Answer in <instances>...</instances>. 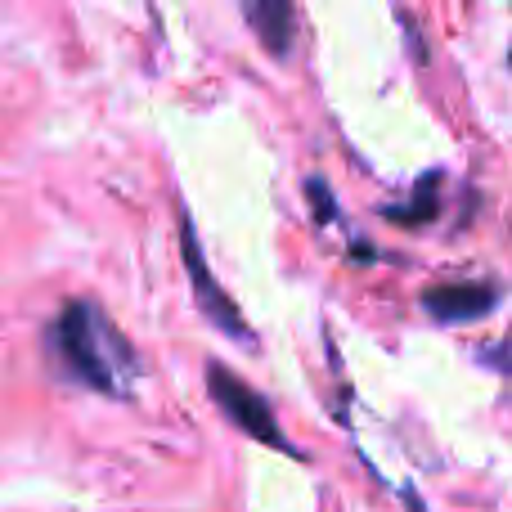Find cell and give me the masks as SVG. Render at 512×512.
Instances as JSON below:
<instances>
[{"mask_svg":"<svg viewBox=\"0 0 512 512\" xmlns=\"http://www.w3.org/2000/svg\"><path fill=\"white\" fill-rule=\"evenodd\" d=\"M180 261H185V274H189V283H194L198 310H203V315L212 319V324L221 328L225 337H234V342H252V328H248V319H243V310L234 306L230 292L221 288V279H216L212 265H207L189 207H180Z\"/></svg>","mask_w":512,"mask_h":512,"instance_id":"cell-3","label":"cell"},{"mask_svg":"<svg viewBox=\"0 0 512 512\" xmlns=\"http://www.w3.org/2000/svg\"><path fill=\"white\" fill-rule=\"evenodd\" d=\"M306 198H310V207H315V221L319 225H333L337 221V203H333V189H328V180L310 176L306 180Z\"/></svg>","mask_w":512,"mask_h":512,"instance_id":"cell-7","label":"cell"},{"mask_svg":"<svg viewBox=\"0 0 512 512\" xmlns=\"http://www.w3.org/2000/svg\"><path fill=\"white\" fill-rule=\"evenodd\" d=\"M499 297H504L499 283H436L423 292V310L441 324H472V319H486Z\"/></svg>","mask_w":512,"mask_h":512,"instance_id":"cell-4","label":"cell"},{"mask_svg":"<svg viewBox=\"0 0 512 512\" xmlns=\"http://www.w3.org/2000/svg\"><path fill=\"white\" fill-rule=\"evenodd\" d=\"M243 18H248L252 32L261 36L270 59H288L292 41H297V9H292L288 0H248Z\"/></svg>","mask_w":512,"mask_h":512,"instance_id":"cell-5","label":"cell"},{"mask_svg":"<svg viewBox=\"0 0 512 512\" xmlns=\"http://www.w3.org/2000/svg\"><path fill=\"white\" fill-rule=\"evenodd\" d=\"M508 63H512V50H508Z\"/></svg>","mask_w":512,"mask_h":512,"instance_id":"cell-9","label":"cell"},{"mask_svg":"<svg viewBox=\"0 0 512 512\" xmlns=\"http://www.w3.org/2000/svg\"><path fill=\"white\" fill-rule=\"evenodd\" d=\"M481 364H486V369H495V373H508L512 378V328L504 337H499V342H490V346H481Z\"/></svg>","mask_w":512,"mask_h":512,"instance_id":"cell-8","label":"cell"},{"mask_svg":"<svg viewBox=\"0 0 512 512\" xmlns=\"http://www.w3.org/2000/svg\"><path fill=\"white\" fill-rule=\"evenodd\" d=\"M441 180H445L441 171H427L423 180H414L405 203L382 207V216H387L391 225H432L436 216H441Z\"/></svg>","mask_w":512,"mask_h":512,"instance_id":"cell-6","label":"cell"},{"mask_svg":"<svg viewBox=\"0 0 512 512\" xmlns=\"http://www.w3.org/2000/svg\"><path fill=\"white\" fill-rule=\"evenodd\" d=\"M207 396H212L216 409H221V414L230 418L243 436H252L256 445L279 450V454H288V459H301V450L288 441V436H283V427H279V418H274L270 400H265L252 382H243L239 373H230L225 364H207Z\"/></svg>","mask_w":512,"mask_h":512,"instance_id":"cell-2","label":"cell"},{"mask_svg":"<svg viewBox=\"0 0 512 512\" xmlns=\"http://www.w3.org/2000/svg\"><path fill=\"white\" fill-rule=\"evenodd\" d=\"M45 360L59 382L86 387L104 400H126L144 373L135 342L95 301H63L54 310L45 328Z\"/></svg>","mask_w":512,"mask_h":512,"instance_id":"cell-1","label":"cell"}]
</instances>
